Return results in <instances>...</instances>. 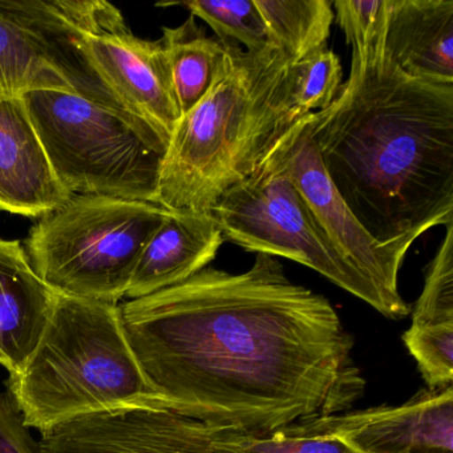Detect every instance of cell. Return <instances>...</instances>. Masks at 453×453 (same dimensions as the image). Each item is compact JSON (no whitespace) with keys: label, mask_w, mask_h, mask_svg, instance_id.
<instances>
[{"label":"cell","mask_w":453,"mask_h":453,"mask_svg":"<svg viewBox=\"0 0 453 453\" xmlns=\"http://www.w3.org/2000/svg\"><path fill=\"white\" fill-rule=\"evenodd\" d=\"M120 312L166 410L211 428L270 434L346 412L365 394L338 312L274 257L257 254L241 274L205 267Z\"/></svg>","instance_id":"1"},{"label":"cell","mask_w":453,"mask_h":453,"mask_svg":"<svg viewBox=\"0 0 453 453\" xmlns=\"http://www.w3.org/2000/svg\"><path fill=\"white\" fill-rule=\"evenodd\" d=\"M331 184L381 245L453 224V84L411 78L383 47L352 54L336 99L310 115Z\"/></svg>","instance_id":"2"},{"label":"cell","mask_w":453,"mask_h":453,"mask_svg":"<svg viewBox=\"0 0 453 453\" xmlns=\"http://www.w3.org/2000/svg\"><path fill=\"white\" fill-rule=\"evenodd\" d=\"M294 63L277 47L229 46L205 96L180 118L161 161L157 203L208 211L307 113L294 107Z\"/></svg>","instance_id":"3"},{"label":"cell","mask_w":453,"mask_h":453,"mask_svg":"<svg viewBox=\"0 0 453 453\" xmlns=\"http://www.w3.org/2000/svg\"><path fill=\"white\" fill-rule=\"evenodd\" d=\"M7 387L25 426L41 434L84 416L166 410L129 344L120 304L59 294L38 346Z\"/></svg>","instance_id":"4"},{"label":"cell","mask_w":453,"mask_h":453,"mask_svg":"<svg viewBox=\"0 0 453 453\" xmlns=\"http://www.w3.org/2000/svg\"><path fill=\"white\" fill-rule=\"evenodd\" d=\"M47 157L70 195L157 203L168 140L142 119L60 89L23 95Z\"/></svg>","instance_id":"5"},{"label":"cell","mask_w":453,"mask_h":453,"mask_svg":"<svg viewBox=\"0 0 453 453\" xmlns=\"http://www.w3.org/2000/svg\"><path fill=\"white\" fill-rule=\"evenodd\" d=\"M171 211L144 201L73 195L39 219L25 251L59 296L119 304L142 249Z\"/></svg>","instance_id":"6"},{"label":"cell","mask_w":453,"mask_h":453,"mask_svg":"<svg viewBox=\"0 0 453 453\" xmlns=\"http://www.w3.org/2000/svg\"><path fill=\"white\" fill-rule=\"evenodd\" d=\"M208 213L225 241L257 254L298 262L384 317L405 318L362 273L336 253L291 180L280 137L253 173L227 189Z\"/></svg>","instance_id":"7"},{"label":"cell","mask_w":453,"mask_h":453,"mask_svg":"<svg viewBox=\"0 0 453 453\" xmlns=\"http://www.w3.org/2000/svg\"><path fill=\"white\" fill-rule=\"evenodd\" d=\"M124 26L120 10L100 0H0V99L60 89L124 111L79 46Z\"/></svg>","instance_id":"8"},{"label":"cell","mask_w":453,"mask_h":453,"mask_svg":"<svg viewBox=\"0 0 453 453\" xmlns=\"http://www.w3.org/2000/svg\"><path fill=\"white\" fill-rule=\"evenodd\" d=\"M310 115L299 118L280 136L291 180L336 253L407 317L410 306L400 296L397 280L410 249L376 242L352 216L323 168L310 134Z\"/></svg>","instance_id":"9"},{"label":"cell","mask_w":453,"mask_h":453,"mask_svg":"<svg viewBox=\"0 0 453 453\" xmlns=\"http://www.w3.org/2000/svg\"><path fill=\"white\" fill-rule=\"evenodd\" d=\"M42 453H248L216 428L168 410L84 416L42 432Z\"/></svg>","instance_id":"10"},{"label":"cell","mask_w":453,"mask_h":453,"mask_svg":"<svg viewBox=\"0 0 453 453\" xmlns=\"http://www.w3.org/2000/svg\"><path fill=\"white\" fill-rule=\"evenodd\" d=\"M334 434L363 453H453V388L429 389L400 407H379L291 424Z\"/></svg>","instance_id":"11"},{"label":"cell","mask_w":453,"mask_h":453,"mask_svg":"<svg viewBox=\"0 0 453 453\" xmlns=\"http://www.w3.org/2000/svg\"><path fill=\"white\" fill-rule=\"evenodd\" d=\"M79 46L120 107L150 124L169 142L181 113L160 41H144L126 28L84 35Z\"/></svg>","instance_id":"12"},{"label":"cell","mask_w":453,"mask_h":453,"mask_svg":"<svg viewBox=\"0 0 453 453\" xmlns=\"http://www.w3.org/2000/svg\"><path fill=\"white\" fill-rule=\"evenodd\" d=\"M71 196L52 169L23 97L0 99V211L42 219Z\"/></svg>","instance_id":"13"},{"label":"cell","mask_w":453,"mask_h":453,"mask_svg":"<svg viewBox=\"0 0 453 453\" xmlns=\"http://www.w3.org/2000/svg\"><path fill=\"white\" fill-rule=\"evenodd\" d=\"M224 242L208 211H171L142 249L127 298H142L185 282L211 264Z\"/></svg>","instance_id":"14"},{"label":"cell","mask_w":453,"mask_h":453,"mask_svg":"<svg viewBox=\"0 0 453 453\" xmlns=\"http://www.w3.org/2000/svg\"><path fill=\"white\" fill-rule=\"evenodd\" d=\"M57 298L34 272L20 241L0 238V365L10 376L27 365Z\"/></svg>","instance_id":"15"},{"label":"cell","mask_w":453,"mask_h":453,"mask_svg":"<svg viewBox=\"0 0 453 453\" xmlns=\"http://www.w3.org/2000/svg\"><path fill=\"white\" fill-rule=\"evenodd\" d=\"M383 52L411 78L453 84V0H388Z\"/></svg>","instance_id":"16"},{"label":"cell","mask_w":453,"mask_h":453,"mask_svg":"<svg viewBox=\"0 0 453 453\" xmlns=\"http://www.w3.org/2000/svg\"><path fill=\"white\" fill-rule=\"evenodd\" d=\"M163 31L160 43L182 116L205 96L226 60L229 46L206 36L192 15L179 27Z\"/></svg>","instance_id":"17"},{"label":"cell","mask_w":453,"mask_h":453,"mask_svg":"<svg viewBox=\"0 0 453 453\" xmlns=\"http://www.w3.org/2000/svg\"><path fill=\"white\" fill-rule=\"evenodd\" d=\"M273 46L293 63L325 49L334 14L328 0H254Z\"/></svg>","instance_id":"18"},{"label":"cell","mask_w":453,"mask_h":453,"mask_svg":"<svg viewBox=\"0 0 453 453\" xmlns=\"http://www.w3.org/2000/svg\"><path fill=\"white\" fill-rule=\"evenodd\" d=\"M180 4L192 17L211 26L225 46L240 47L248 52L273 47L254 0H192Z\"/></svg>","instance_id":"19"},{"label":"cell","mask_w":453,"mask_h":453,"mask_svg":"<svg viewBox=\"0 0 453 453\" xmlns=\"http://www.w3.org/2000/svg\"><path fill=\"white\" fill-rule=\"evenodd\" d=\"M429 264L411 328H453V224Z\"/></svg>","instance_id":"20"},{"label":"cell","mask_w":453,"mask_h":453,"mask_svg":"<svg viewBox=\"0 0 453 453\" xmlns=\"http://www.w3.org/2000/svg\"><path fill=\"white\" fill-rule=\"evenodd\" d=\"M342 79L341 60L327 47L294 63V107L303 113L325 110L338 96Z\"/></svg>","instance_id":"21"},{"label":"cell","mask_w":453,"mask_h":453,"mask_svg":"<svg viewBox=\"0 0 453 453\" xmlns=\"http://www.w3.org/2000/svg\"><path fill=\"white\" fill-rule=\"evenodd\" d=\"M224 439L248 453H363L346 440L334 434H310L290 426L270 434L217 429Z\"/></svg>","instance_id":"22"},{"label":"cell","mask_w":453,"mask_h":453,"mask_svg":"<svg viewBox=\"0 0 453 453\" xmlns=\"http://www.w3.org/2000/svg\"><path fill=\"white\" fill-rule=\"evenodd\" d=\"M333 9L352 54L383 47L388 0H336Z\"/></svg>","instance_id":"23"},{"label":"cell","mask_w":453,"mask_h":453,"mask_svg":"<svg viewBox=\"0 0 453 453\" xmlns=\"http://www.w3.org/2000/svg\"><path fill=\"white\" fill-rule=\"evenodd\" d=\"M429 388L452 386L453 328H408L403 335Z\"/></svg>","instance_id":"24"},{"label":"cell","mask_w":453,"mask_h":453,"mask_svg":"<svg viewBox=\"0 0 453 453\" xmlns=\"http://www.w3.org/2000/svg\"><path fill=\"white\" fill-rule=\"evenodd\" d=\"M0 453H42L9 392H0Z\"/></svg>","instance_id":"25"}]
</instances>
